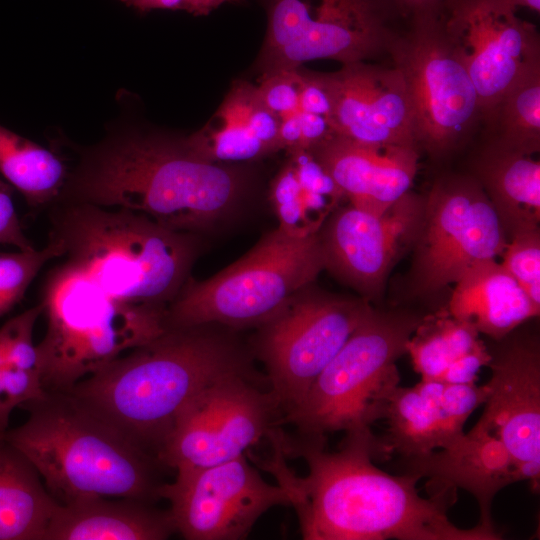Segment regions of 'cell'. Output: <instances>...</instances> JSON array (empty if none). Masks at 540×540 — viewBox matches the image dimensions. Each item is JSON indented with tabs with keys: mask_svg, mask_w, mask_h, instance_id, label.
Masks as SVG:
<instances>
[{
	"mask_svg": "<svg viewBox=\"0 0 540 540\" xmlns=\"http://www.w3.org/2000/svg\"><path fill=\"white\" fill-rule=\"evenodd\" d=\"M268 437L274 452L264 468L288 492L305 540L502 539L497 530L450 521L456 488H434L424 498L419 475L379 469L372 430L345 433L334 452L326 449V436H292L275 427Z\"/></svg>",
	"mask_w": 540,
	"mask_h": 540,
	"instance_id": "6da1fadb",
	"label": "cell"
},
{
	"mask_svg": "<svg viewBox=\"0 0 540 540\" xmlns=\"http://www.w3.org/2000/svg\"><path fill=\"white\" fill-rule=\"evenodd\" d=\"M248 193L236 165L200 158L183 139L136 134L85 151L57 201L125 208L202 236L237 217Z\"/></svg>",
	"mask_w": 540,
	"mask_h": 540,
	"instance_id": "7a4b0ae2",
	"label": "cell"
},
{
	"mask_svg": "<svg viewBox=\"0 0 540 540\" xmlns=\"http://www.w3.org/2000/svg\"><path fill=\"white\" fill-rule=\"evenodd\" d=\"M233 373L256 374L250 354L230 331L216 324L171 327L64 392L158 460L185 407Z\"/></svg>",
	"mask_w": 540,
	"mask_h": 540,
	"instance_id": "3957f363",
	"label": "cell"
},
{
	"mask_svg": "<svg viewBox=\"0 0 540 540\" xmlns=\"http://www.w3.org/2000/svg\"><path fill=\"white\" fill-rule=\"evenodd\" d=\"M21 408L29 418L0 440L28 459L58 503L159 499L158 460L69 393L47 392Z\"/></svg>",
	"mask_w": 540,
	"mask_h": 540,
	"instance_id": "277c9868",
	"label": "cell"
},
{
	"mask_svg": "<svg viewBox=\"0 0 540 540\" xmlns=\"http://www.w3.org/2000/svg\"><path fill=\"white\" fill-rule=\"evenodd\" d=\"M48 209V239L63 261L112 297L167 309L191 277L201 236L125 208L56 201Z\"/></svg>",
	"mask_w": 540,
	"mask_h": 540,
	"instance_id": "5b68a950",
	"label": "cell"
},
{
	"mask_svg": "<svg viewBox=\"0 0 540 540\" xmlns=\"http://www.w3.org/2000/svg\"><path fill=\"white\" fill-rule=\"evenodd\" d=\"M39 304L47 329L37 344L38 372L47 392L69 390L166 329L165 308L112 297L65 261L45 275Z\"/></svg>",
	"mask_w": 540,
	"mask_h": 540,
	"instance_id": "8992f818",
	"label": "cell"
},
{
	"mask_svg": "<svg viewBox=\"0 0 540 540\" xmlns=\"http://www.w3.org/2000/svg\"><path fill=\"white\" fill-rule=\"evenodd\" d=\"M424 315L407 310L370 312L283 418L297 433L326 436L372 430L392 389L399 385L396 361Z\"/></svg>",
	"mask_w": 540,
	"mask_h": 540,
	"instance_id": "52a82bcc",
	"label": "cell"
},
{
	"mask_svg": "<svg viewBox=\"0 0 540 540\" xmlns=\"http://www.w3.org/2000/svg\"><path fill=\"white\" fill-rule=\"evenodd\" d=\"M324 269L318 233L297 237L277 227L214 276L190 277L168 305L165 327L259 326Z\"/></svg>",
	"mask_w": 540,
	"mask_h": 540,
	"instance_id": "ba28073f",
	"label": "cell"
},
{
	"mask_svg": "<svg viewBox=\"0 0 540 540\" xmlns=\"http://www.w3.org/2000/svg\"><path fill=\"white\" fill-rule=\"evenodd\" d=\"M267 29L257 60L262 76L306 62L342 65L388 53L408 20L394 0H264ZM261 76V77H262Z\"/></svg>",
	"mask_w": 540,
	"mask_h": 540,
	"instance_id": "9c48e42d",
	"label": "cell"
},
{
	"mask_svg": "<svg viewBox=\"0 0 540 540\" xmlns=\"http://www.w3.org/2000/svg\"><path fill=\"white\" fill-rule=\"evenodd\" d=\"M311 286V285H310ZM302 289L259 325L253 354L264 365L282 418L370 312L364 298Z\"/></svg>",
	"mask_w": 540,
	"mask_h": 540,
	"instance_id": "30bf717a",
	"label": "cell"
},
{
	"mask_svg": "<svg viewBox=\"0 0 540 540\" xmlns=\"http://www.w3.org/2000/svg\"><path fill=\"white\" fill-rule=\"evenodd\" d=\"M440 12L409 19L388 51L409 90L417 147L438 157L455 148L481 116L476 89Z\"/></svg>",
	"mask_w": 540,
	"mask_h": 540,
	"instance_id": "8fae6325",
	"label": "cell"
},
{
	"mask_svg": "<svg viewBox=\"0 0 540 540\" xmlns=\"http://www.w3.org/2000/svg\"><path fill=\"white\" fill-rule=\"evenodd\" d=\"M507 242L492 203L473 176L436 180L424 196L412 247L410 293L414 297L437 294L474 264L500 257Z\"/></svg>",
	"mask_w": 540,
	"mask_h": 540,
	"instance_id": "7c38bea8",
	"label": "cell"
},
{
	"mask_svg": "<svg viewBox=\"0 0 540 540\" xmlns=\"http://www.w3.org/2000/svg\"><path fill=\"white\" fill-rule=\"evenodd\" d=\"M257 374L233 373L204 388L181 412L160 453L176 471L223 463L257 444L282 416Z\"/></svg>",
	"mask_w": 540,
	"mask_h": 540,
	"instance_id": "4fadbf2b",
	"label": "cell"
},
{
	"mask_svg": "<svg viewBox=\"0 0 540 540\" xmlns=\"http://www.w3.org/2000/svg\"><path fill=\"white\" fill-rule=\"evenodd\" d=\"M158 496L170 503L174 530L188 540L243 539L269 509L290 506L286 489L265 481L245 455L177 470Z\"/></svg>",
	"mask_w": 540,
	"mask_h": 540,
	"instance_id": "5bb4252c",
	"label": "cell"
},
{
	"mask_svg": "<svg viewBox=\"0 0 540 540\" xmlns=\"http://www.w3.org/2000/svg\"><path fill=\"white\" fill-rule=\"evenodd\" d=\"M440 14L474 84L481 116L517 82L540 70L536 27L501 0H449Z\"/></svg>",
	"mask_w": 540,
	"mask_h": 540,
	"instance_id": "9a60e30c",
	"label": "cell"
},
{
	"mask_svg": "<svg viewBox=\"0 0 540 540\" xmlns=\"http://www.w3.org/2000/svg\"><path fill=\"white\" fill-rule=\"evenodd\" d=\"M424 196L411 190L377 215L337 206L318 231L325 269L367 301L378 298L390 271L417 237Z\"/></svg>",
	"mask_w": 540,
	"mask_h": 540,
	"instance_id": "2e32d148",
	"label": "cell"
},
{
	"mask_svg": "<svg viewBox=\"0 0 540 540\" xmlns=\"http://www.w3.org/2000/svg\"><path fill=\"white\" fill-rule=\"evenodd\" d=\"M490 350L491 378L480 420L502 442L519 481L534 492L540 476V343L533 333H515Z\"/></svg>",
	"mask_w": 540,
	"mask_h": 540,
	"instance_id": "e0dca14e",
	"label": "cell"
},
{
	"mask_svg": "<svg viewBox=\"0 0 540 540\" xmlns=\"http://www.w3.org/2000/svg\"><path fill=\"white\" fill-rule=\"evenodd\" d=\"M326 77L334 135L362 143L417 147L411 97L396 67L358 61Z\"/></svg>",
	"mask_w": 540,
	"mask_h": 540,
	"instance_id": "ac0fdd59",
	"label": "cell"
},
{
	"mask_svg": "<svg viewBox=\"0 0 540 540\" xmlns=\"http://www.w3.org/2000/svg\"><path fill=\"white\" fill-rule=\"evenodd\" d=\"M310 152L351 205L377 215L410 191L418 169L414 146L332 135Z\"/></svg>",
	"mask_w": 540,
	"mask_h": 540,
	"instance_id": "d6986e66",
	"label": "cell"
},
{
	"mask_svg": "<svg viewBox=\"0 0 540 540\" xmlns=\"http://www.w3.org/2000/svg\"><path fill=\"white\" fill-rule=\"evenodd\" d=\"M400 464L405 472L428 477L430 487L462 488L473 494L480 508L478 524L492 530H496L491 517L494 496L519 481L509 452L480 419L449 447Z\"/></svg>",
	"mask_w": 540,
	"mask_h": 540,
	"instance_id": "ffe728a7",
	"label": "cell"
},
{
	"mask_svg": "<svg viewBox=\"0 0 540 540\" xmlns=\"http://www.w3.org/2000/svg\"><path fill=\"white\" fill-rule=\"evenodd\" d=\"M280 122L263 104L257 86L239 80L209 121L183 141L195 155L210 162L256 161L283 150Z\"/></svg>",
	"mask_w": 540,
	"mask_h": 540,
	"instance_id": "44dd1931",
	"label": "cell"
},
{
	"mask_svg": "<svg viewBox=\"0 0 540 540\" xmlns=\"http://www.w3.org/2000/svg\"><path fill=\"white\" fill-rule=\"evenodd\" d=\"M445 310L494 341L540 313V308L496 259L467 269L455 283Z\"/></svg>",
	"mask_w": 540,
	"mask_h": 540,
	"instance_id": "7402d4cb",
	"label": "cell"
},
{
	"mask_svg": "<svg viewBox=\"0 0 540 540\" xmlns=\"http://www.w3.org/2000/svg\"><path fill=\"white\" fill-rule=\"evenodd\" d=\"M57 503L43 540H162L175 532L169 511L127 498Z\"/></svg>",
	"mask_w": 540,
	"mask_h": 540,
	"instance_id": "603a6c76",
	"label": "cell"
},
{
	"mask_svg": "<svg viewBox=\"0 0 540 540\" xmlns=\"http://www.w3.org/2000/svg\"><path fill=\"white\" fill-rule=\"evenodd\" d=\"M488 196L509 238L539 226L540 162L493 139L477 157L472 175Z\"/></svg>",
	"mask_w": 540,
	"mask_h": 540,
	"instance_id": "cb8c5ba5",
	"label": "cell"
},
{
	"mask_svg": "<svg viewBox=\"0 0 540 540\" xmlns=\"http://www.w3.org/2000/svg\"><path fill=\"white\" fill-rule=\"evenodd\" d=\"M270 185L269 198L278 228L304 237L318 233L344 197L310 151H290Z\"/></svg>",
	"mask_w": 540,
	"mask_h": 540,
	"instance_id": "d4e9b609",
	"label": "cell"
},
{
	"mask_svg": "<svg viewBox=\"0 0 540 540\" xmlns=\"http://www.w3.org/2000/svg\"><path fill=\"white\" fill-rule=\"evenodd\" d=\"M443 382L422 380L412 387L397 385L388 395L381 420L386 432L376 436L374 460L416 458L444 447L438 396Z\"/></svg>",
	"mask_w": 540,
	"mask_h": 540,
	"instance_id": "484cf974",
	"label": "cell"
},
{
	"mask_svg": "<svg viewBox=\"0 0 540 540\" xmlns=\"http://www.w3.org/2000/svg\"><path fill=\"white\" fill-rule=\"evenodd\" d=\"M57 503L28 459L0 440V540H43Z\"/></svg>",
	"mask_w": 540,
	"mask_h": 540,
	"instance_id": "4316f807",
	"label": "cell"
},
{
	"mask_svg": "<svg viewBox=\"0 0 540 540\" xmlns=\"http://www.w3.org/2000/svg\"><path fill=\"white\" fill-rule=\"evenodd\" d=\"M63 161L52 151L0 125V175L34 209L49 208L67 177Z\"/></svg>",
	"mask_w": 540,
	"mask_h": 540,
	"instance_id": "83f0119b",
	"label": "cell"
},
{
	"mask_svg": "<svg viewBox=\"0 0 540 540\" xmlns=\"http://www.w3.org/2000/svg\"><path fill=\"white\" fill-rule=\"evenodd\" d=\"M479 335L471 324L442 309L424 315L407 341L406 353L422 380L438 381L453 362L480 343Z\"/></svg>",
	"mask_w": 540,
	"mask_h": 540,
	"instance_id": "f1b7e54d",
	"label": "cell"
},
{
	"mask_svg": "<svg viewBox=\"0 0 540 540\" xmlns=\"http://www.w3.org/2000/svg\"><path fill=\"white\" fill-rule=\"evenodd\" d=\"M496 126V138L520 152L540 150V70L512 86L485 116Z\"/></svg>",
	"mask_w": 540,
	"mask_h": 540,
	"instance_id": "f546056e",
	"label": "cell"
},
{
	"mask_svg": "<svg viewBox=\"0 0 540 540\" xmlns=\"http://www.w3.org/2000/svg\"><path fill=\"white\" fill-rule=\"evenodd\" d=\"M61 256V247L49 239L41 249L0 253V317L23 299L44 265Z\"/></svg>",
	"mask_w": 540,
	"mask_h": 540,
	"instance_id": "4dcf8cb0",
	"label": "cell"
},
{
	"mask_svg": "<svg viewBox=\"0 0 540 540\" xmlns=\"http://www.w3.org/2000/svg\"><path fill=\"white\" fill-rule=\"evenodd\" d=\"M502 254L503 267L517 281L532 303L540 308L539 226L512 234Z\"/></svg>",
	"mask_w": 540,
	"mask_h": 540,
	"instance_id": "1f68e13d",
	"label": "cell"
},
{
	"mask_svg": "<svg viewBox=\"0 0 540 540\" xmlns=\"http://www.w3.org/2000/svg\"><path fill=\"white\" fill-rule=\"evenodd\" d=\"M486 396V385L443 383L437 405L445 442L444 448L452 445L464 434L465 422L474 410L484 404Z\"/></svg>",
	"mask_w": 540,
	"mask_h": 540,
	"instance_id": "d6a6232c",
	"label": "cell"
},
{
	"mask_svg": "<svg viewBox=\"0 0 540 540\" xmlns=\"http://www.w3.org/2000/svg\"><path fill=\"white\" fill-rule=\"evenodd\" d=\"M42 314L40 304L9 319L0 328V350L7 364L38 371L37 345L33 342L35 323Z\"/></svg>",
	"mask_w": 540,
	"mask_h": 540,
	"instance_id": "836d02e7",
	"label": "cell"
},
{
	"mask_svg": "<svg viewBox=\"0 0 540 540\" xmlns=\"http://www.w3.org/2000/svg\"><path fill=\"white\" fill-rule=\"evenodd\" d=\"M303 82L300 68L283 69L262 76L257 90L263 104L283 120L300 111Z\"/></svg>",
	"mask_w": 540,
	"mask_h": 540,
	"instance_id": "e575fe53",
	"label": "cell"
},
{
	"mask_svg": "<svg viewBox=\"0 0 540 540\" xmlns=\"http://www.w3.org/2000/svg\"><path fill=\"white\" fill-rule=\"evenodd\" d=\"M13 187L0 177V245H11L18 250L35 249L25 235L12 199Z\"/></svg>",
	"mask_w": 540,
	"mask_h": 540,
	"instance_id": "d590c367",
	"label": "cell"
},
{
	"mask_svg": "<svg viewBox=\"0 0 540 540\" xmlns=\"http://www.w3.org/2000/svg\"><path fill=\"white\" fill-rule=\"evenodd\" d=\"M300 111L327 118L331 124L332 101L326 73L304 72ZM332 127V126H331Z\"/></svg>",
	"mask_w": 540,
	"mask_h": 540,
	"instance_id": "8d00e7d4",
	"label": "cell"
},
{
	"mask_svg": "<svg viewBox=\"0 0 540 540\" xmlns=\"http://www.w3.org/2000/svg\"><path fill=\"white\" fill-rule=\"evenodd\" d=\"M491 360L489 347L481 340L469 353L453 362L438 381L448 384L476 383L478 373Z\"/></svg>",
	"mask_w": 540,
	"mask_h": 540,
	"instance_id": "74e56055",
	"label": "cell"
},
{
	"mask_svg": "<svg viewBox=\"0 0 540 540\" xmlns=\"http://www.w3.org/2000/svg\"><path fill=\"white\" fill-rule=\"evenodd\" d=\"M244 0H126L125 3L141 10H183L196 16L207 15L225 3Z\"/></svg>",
	"mask_w": 540,
	"mask_h": 540,
	"instance_id": "f35d334b",
	"label": "cell"
},
{
	"mask_svg": "<svg viewBox=\"0 0 540 540\" xmlns=\"http://www.w3.org/2000/svg\"><path fill=\"white\" fill-rule=\"evenodd\" d=\"M279 137L282 149L290 151L303 150V139L299 112L280 122Z\"/></svg>",
	"mask_w": 540,
	"mask_h": 540,
	"instance_id": "ab89813d",
	"label": "cell"
},
{
	"mask_svg": "<svg viewBox=\"0 0 540 540\" xmlns=\"http://www.w3.org/2000/svg\"><path fill=\"white\" fill-rule=\"evenodd\" d=\"M409 19L439 13L449 0H394Z\"/></svg>",
	"mask_w": 540,
	"mask_h": 540,
	"instance_id": "60d3db41",
	"label": "cell"
},
{
	"mask_svg": "<svg viewBox=\"0 0 540 540\" xmlns=\"http://www.w3.org/2000/svg\"><path fill=\"white\" fill-rule=\"evenodd\" d=\"M6 361L0 350V432H3L7 429L11 410L8 408V405L5 400L4 390H3V370L6 366Z\"/></svg>",
	"mask_w": 540,
	"mask_h": 540,
	"instance_id": "b9f144b4",
	"label": "cell"
},
{
	"mask_svg": "<svg viewBox=\"0 0 540 540\" xmlns=\"http://www.w3.org/2000/svg\"><path fill=\"white\" fill-rule=\"evenodd\" d=\"M507 5L517 9L518 7L528 8L535 12L540 11V0H501Z\"/></svg>",
	"mask_w": 540,
	"mask_h": 540,
	"instance_id": "7bdbcfd3",
	"label": "cell"
},
{
	"mask_svg": "<svg viewBox=\"0 0 540 540\" xmlns=\"http://www.w3.org/2000/svg\"><path fill=\"white\" fill-rule=\"evenodd\" d=\"M122 1L126 2V0H122Z\"/></svg>",
	"mask_w": 540,
	"mask_h": 540,
	"instance_id": "ee69618b",
	"label": "cell"
}]
</instances>
